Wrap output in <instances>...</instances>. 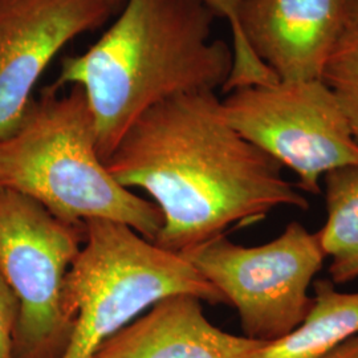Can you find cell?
Here are the masks:
<instances>
[{
    "label": "cell",
    "mask_w": 358,
    "mask_h": 358,
    "mask_svg": "<svg viewBox=\"0 0 358 358\" xmlns=\"http://www.w3.org/2000/svg\"><path fill=\"white\" fill-rule=\"evenodd\" d=\"M105 165L121 186L153 198L164 219L154 243L180 255L276 208H309L282 165L232 128L217 92L154 105Z\"/></svg>",
    "instance_id": "6da1fadb"
},
{
    "label": "cell",
    "mask_w": 358,
    "mask_h": 358,
    "mask_svg": "<svg viewBox=\"0 0 358 358\" xmlns=\"http://www.w3.org/2000/svg\"><path fill=\"white\" fill-rule=\"evenodd\" d=\"M124 0H0V140L22 124L53 57Z\"/></svg>",
    "instance_id": "ba28073f"
},
{
    "label": "cell",
    "mask_w": 358,
    "mask_h": 358,
    "mask_svg": "<svg viewBox=\"0 0 358 358\" xmlns=\"http://www.w3.org/2000/svg\"><path fill=\"white\" fill-rule=\"evenodd\" d=\"M244 38L279 81L322 80L344 36L343 0H245Z\"/></svg>",
    "instance_id": "9c48e42d"
},
{
    "label": "cell",
    "mask_w": 358,
    "mask_h": 358,
    "mask_svg": "<svg viewBox=\"0 0 358 358\" xmlns=\"http://www.w3.org/2000/svg\"><path fill=\"white\" fill-rule=\"evenodd\" d=\"M232 128L282 167L301 192L321 194L329 171L358 165V142L322 80L276 81L231 90L222 100Z\"/></svg>",
    "instance_id": "52a82bcc"
},
{
    "label": "cell",
    "mask_w": 358,
    "mask_h": 358,
    "mask_svg": "<svg viewBox=\"0 0 358 358\" xmlns=\"http://www.w3.org/2000/svg\"><path fill=\"white\" fill-rule=\"evenodd\" d=\"M343 4L345 28L341 41L348 38H358V0H343Z\"/></svg>",
    "instance_id": "2e32d148"
},
{
    "label": "cell",
    "mask_w": 358,
    "mask_h": 358,
    "mask_svg": "<svg viewBox=\"0 0 358 358\" xmlns=\"http://www.w3.org/2000/svg\"><path fill=\"white\" fill-rule=\"evenodd\" d=\"M19 304L8 284L0 275V358L15 357L13 337Z\"/></svg>",
    "instance_id": "9a60e30c"
},
{
    "label": "cell",
    "mask_w": 358,
    "mask_h": 358,
    "mask_svg": "<svg viewBox=\"0 0 358 358\" xmlns=\"http://www.w3.org/2000/svg\"><path fill=\"white\" fill-rule=\"evenodd\" d=\"M264 344L215 327L198 297L171 294L105 340L92 358H254Z\"/></svg>",
    "instance_id": "30bf717a"
},
{
    "label": "cell",
    "mask_w": 358,
    "mask_h": 358,
    "mask_svg": "<svg viewBox=\"0 0 358 358\" xmlns=\"http://www.w3.org/2000/svg\"><path fill=\"white\" fill-rule=\"evenodd\" d=\"M43 90L19 128L0 140V189L26 195L66 224L106 219L154 242L164 224L159 208L109 173L83 90Z\"/></svg>",
    "instance_id": "3957f363"
},
{
    "label": "cell",
    "mask_w": 358,
    "mask_h": 358,
    "mask_svg": "<svg viewBox=\"0 0 358 358\" xmlns=\"http://www.w3.org/2000/svg\"><path fill=\"white\" fill-rule=\"evenodd\" d=\"M337 349H344V350H357L358 349V334L356 337L348 340L343 345L338 346Z\"/></svg>",
    "instance_id": "ac0fdd59"
},
{
    "label": "cell",
    "mask_w": 358,
    "mask_h": 358,
    "mask_svg": "<svg viewBox=\"0 0 358 358\" xmlns=\"http://www.w3.org/2000/svg\"><path fill=\"white\" fill-rule=\"evenodd\" d=\"M322 81L337 97L358 142V38L338 44L324 71Z\"/></svg>",
    "instance_id": "5bb4252c"
},
{
    "label": "cell",
    "mask_w": 358,
    "mask_h": 358,
    "mask_svg": "<svg viewBox=\"0 0 358 358\" xmlns=\"http://www.w3.org/2000/svg\"><path fill=\"white\" fill-rule=\"evenodd\" d=\"M84 239V226L66 224L26 195L0 189V275L19 304L15 357L64 356L73 332L65 280Z\"/></svg>",
    "instance_id": "5b68a950"
},
{
    "label": "cell",
    "mask_w": 358,
    "mask_h": 358,
    "mask_svg": "<svg viewBox=\"0 0 358 358\" xmlns=\"http://www.w3.org/2000/svg\"><path fill=\"white\" fill-rule=\"evenodd\" d=\"M215 13L217 17L229 22L231 29V48L234 53V66L230 77L223 87V92L250 87L263 85L278 81L273 72L267 65L263 64L244 38L239 13L245 0H202Z\"/></svg>",
    "instance_id": "4fadbf2b"
},
{
    "label": "cell",
    "mask_w": 358,
    "mask_h": 358,
    "mask_svg": "<svg viewBox=\"0 0 358 358\" xmlns=\"http://www.w3.org/2000/svg\"><path fill=\"white\" fill-rule=\"evenodd\" d=\"M183 256L236 309L243 336L266 344L304 320L327 259L319 234L296 220L268 243L245 247L220 235Z\"/></svg>",
    "instance_id": "8992f818"
},
{
    "label": "cell",
    "mask_w": 358,
    "mask_h": 358,
    "mask_svg": "<svg viewBox=\"0 0 358 358\" xmlns=\"http://www.w3.org/2000/svg\"><path fill=\"white\" fill-rule=\"evenodd\" d=\"M327 219L317 234L333 284L358 279V165L329 171L322 178Z\"/></svg>",
    "instance_id": "7c38bea8"
},
{
    "label": "cell",
    "mask_w": 358,
    "mask_h": 358,
    "mask_svg": "<svg viewBox=\"0 0 358 358\" xmlns=\"http://www.w3.org/2000/svg\"><path fill=\"white\" fill-rule=\"evenodd\" d=\"M307 316L292 332L268 343L254 358H324L358 334V292H343L331 279L313 282Z\"/></svg>",
    "instance_id": "8fae6325"
},
{
    "label": "cell",
    "mask_w": 358,
    "mask_h": 358,
    "mask_svg": "<svg viewBox=\"0 0 358 358\" xmlns=\"http://www.w3.org/2000/svg\"><path fill=\"white\" fill-rule=\"evenodd\" d=\"M65 280L73 332L63 358H92L105 340L171 294L210 304L224 297L180 254L148 241L127 224L90 219Z\"/></svg>",
    "instance_id": "277c9868"
},
{
    "label": "cell",
    "mask_w": 358,
    "mask_h": 358,
    "mask_svg": "<svg viewBox=\"0 0 358 358\" xmlns=\"http://www.w3.org/2000/svg\"><path fill=\"white\" fill-rule=\"evenodd\" d=\"M215 17L202 0H127L97 43L65 57L53 85L84 92L103 162L154 105L223 90L234 53L226 41L211 38Z\"/></svg>",
    "instance_id": "7a4b0ae2"
},
{
    "label": "cell",
    "mask_w": 358,
    "mask_h": 358,
    "mask_svg": "<svg viewBox=\"0 0 358 358\" xmlns=\"http://www.w3.org/2000/svg\"><path fill=\"white\" fill-rule=\"evenodd\" d=\"M324 358H358L357 350H343V349H334L332 353H329Z\"/></svg>",
    "instance_id": "e0dca14e"
}]
</instances>
